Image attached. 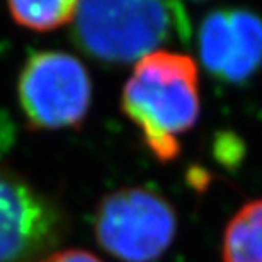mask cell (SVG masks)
<instances>
[{
	"instance_id": "cell-1",
	"label": "cell",
	"mask_w": 262,
	"mask_h": 262,
	"mask_svg": "<svg viewBox=\"0 0 262 262\" xmlns=\"http://www.w3.org/2000/svg\"><path fill=\"white\" fill-rule=\"evenodd\" d=\"M121 106L151 154L172 162L181 151L179 136L194 126L201 113L196 61L167 50L146 55L124 83Z\"/></svg>"
},
{
	"instance_id": "cell-2",
	"label": "cell",
	"mask_w": 262,
	"mask_h": 262,
	"mask_svg": "<svg viewBox=\"0 0 262 262\" xmlns=\"http://www.w3.org/2000/svg\"><path fill=\"white\" fill-rule=\"evenodd\" d=\"M187 12L176 2H78L73 39L102 63H129L172 39H189Z\"/></svg>"
},
{
	"instance_id": "cell-3",
	"label": "cell",
	"mask_w": 262,
	"mask_h": 262,
	"mask_svg": "<svg viewBox=\"0 0 262 262\" xmlns=\"http://www.w3.org/2000/svg\"><path fill=\"white\" fill-rule=\"evenodd\" d=\"M177 232L174 208L159 192L124 187L102 199L96 235L104 250L124 262L159 259Z\"/></svg>"
},
{
	"instance_id": "cell-4",
	"label": "cell",
	"mask_w": 262,
	"mask_h": 262,
	"mask_svg": "<svg viewBox=\"0 0 262 262\" xmlns=\"http://www.w3.org/2000/svg\"><path fill=\"white\" fill-rule=\"evenodd\" d=\"M19 102L36 129H63L85 119L92 83L85 67L63 51H39L29 56L19 75Z\"/></svg>"
},
{
	"instance_id": "cell-5",
	"label": "cell",
	"mask_w": 262,
	"mask_h": 262,
	"mask_svg": "<svg viewBox=\"0 0 262 262\" xmlns=\"http://www.w3.org/2000/svg\"><path fill=\"white\" fill-rule=\"evenodd\" d=\"M63 232L58 204L23 177L0 169V262L38 259Z\"/></svg>"
},
{
	"instance_id": "cell-6",
	"label": "cell",
	"mask_w": 262,
	"mask_h": 262,
	"mask_svg": "<svg viewBox=\"0 0 262 262\" xmlns=\"http://www.w3.org/2000/svg\"><path fill=\"white\" fill-rule=\"evenodd\" d=\"M262 65V19L249 10H230V56L222 80L240 83Z\"/></svg>"
},
{
	"instance_id": "cell-7",
	"label": "cell",
	"mask_w": 262,
	"mask_h": 262,
	"mask_svg": "<svg viewBox=\"0 0 262 262\" xmlns=\"http://www.w3.org/2000/svg\"><path fill=\"white\" fill-rule=\"evenodd\" d=\"M223 262H262V199L240 208L227 225Z\"/></svg>"
},
{
	"instance_id": "cell-8",
	"label": "cell",
	"mask_w": 262,
	"mask_h": 262,
	"mask_svg": "<svg viewBox=\"0 0 262 262\" xmlns=\"http://www.w3.org/2000/svg\"><path fill=\"white\" fill-rule=\"evenodd\" d=\"M199 56L209 73L222 78L228 63L230 50V10L208 14L199 28Z\"/></svg>"
},
{
	"instance_id": "cell-9",
	"label": "cell",
	"mask_w": 262,
	"mask_h": 262,
	"mask_svg": "<svg viewBox=\"0 0 262 262\" xmlns=\"http://www.w3.org/2000/svg\"><path fill=\"white\" fill-rule=\"evenodd\" d=\"M78 2L51 0V2H10L9 12L23 28L33 31H51L73 20Z\"/></svg>"
},
{
	"instance_id": "cell-10",
	"label": "cell",
	"mask_w": 262,
	"mask_h": 262,
	"mask_svg": "<svg viewBox=\"0 0 262 262\" xmlns=\"http://www.w3.org/2000/svg\"><path fill=\"white\" fill-rule=\"evenodd\" d=\"M41 262H102L97 255H94L87 250L80 249H68V250H58V252L50 254Z\"/></svg>"
}]
</instances>
